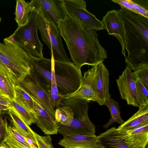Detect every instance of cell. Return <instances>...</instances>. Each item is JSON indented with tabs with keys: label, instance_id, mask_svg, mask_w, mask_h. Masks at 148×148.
I'll list each match as a JSON object with an SVG mask.
<instances>
[{
	"label": "cell",
	"instance_id": "obj_33",
	"mask_svg": "<svg viewBox=\"0 0 148 148\" xmlns=\"http://www.w3.org/2000/svg\"><path fill=\"white\" fill-rule=\"evenodd\" d=\"M9 134L18 142L28 148H35L33 143H29L27 141V138L21 134L13 126H8Z\"/></svg>",
	"mask_w": 148,
	"mask_h": 148
},
{
	"label": "cell",
	"instance_id": "obj_10",
	"mask_svg": "<svg viewBox=\"0 0 148 148\" xmlns=\"http://www.w3.org/2000/svg\"><path fill=\"white\" fill-rule=\"evenodd\" d=\"M53 59L30 57L31 75L43 88L50 93Z\"/></svg>",
	"mask_w": 148,
	"mask_h": 148
},
{
	"label": "cell",
	"instance_id": "obj_29",
	"mask_svg": "<svg viewBox=\"0 0 148 148\" xmlns=\"http://www.w3.org/2000/svg\"><path fill=\"white\" fill-rule=\"evenodd\" d=\"M63 97L62 95L59 93L57 86L54 75L53 60L52 69L51 89L49 97L50 102L54 109L61 107V103Z\"/></svg>",
	"mask_w": 148,
	"mask_h": 148
},
{
	"label": "cell",
	"instance_id": "obj_27",
	"mask_svg": "<svg viewBox=\"0 0 148 148\" xmlns=\"http://www.w3.org/2000/svg\"><path fill=\"white\" fill-rule=\"evenodd\" d=\"M9 108L28 125H31L32 123H35L31 113L15 99L10 100Z\"/></svg>",
	"mask_w": 148,
	"mask_h": 148
},
{
	"label": "cell",
	"instance_id": "obj_1",
	"mask_svg": "<svg viewBox=\"0 0 148 148\" xmlns=\"http://www.w3.org/2000/svg\"><path fill=\"white\" fill-rule=\"evenodd\" d=\"M74 64L81 69L84 65L93 66L107 58L95 31L87 28L68 13L58 27Z\"/></svg>",
	"mask_w": 148,
	"mask_h": 148
},
{
	"label": "cell",
	"instance_id": "obj_40",
	"mask_svg": "<svg viewBox=\"0 0 148 148\" xmlns=\"http://www.w3.org/2000/svg\"><path fill=\"white\" fill-rule=\"evenodd\" d=\"M0 148H10L5 143H3L0 146Z\"/></svg>",
	"mask_w": 148,
	"mask_h": 148
},
{
	"label": "cell",
	"instance_id": "obj_2",
	"mask_svg": "<svg viewBox=\"0 0 148 148\" xmlns=\"http://www.w3.org/2000/svg\"><path fill=\"white\" fill-rule=\"evenodd\" d=\"M117 11L127 53V66L134 71L148 66V18L123 8Z\"/></svg>",
	"mask_w": 148,
	"mask_h": 148
},
{
	"label": "cell",
	"instance_id": "obj_17",
	"mask_svg": "<svg viewBox=\"0 0 148 148\" xmlns=\"http://www.w3.org/2000/svg\"><path fill=\"white\" fill-rule=\"evenodd\" d=\"M120 133L125 140L135 148H145L148 145V124Z\"/></svg>",
	"mask_w": 148,
	"mask_h": 148
},
{
	"label": "cell",
	"instance_id": "obj_11",
	"mask_svg": "<svg viewBox=\"0 0 148 148\" xmlns=\"http://www.w3.org/2000/svg\"><path fill=\"white\" fill-rule=\"evenodd\" d=\"M58 132L63 136L66 135L90 136L96 133V126L88 116L74 118L69 125L58 123Z\"/></svg>",
	"mask_w": 148,
	"mask_h": 148
},
{
	"label": "cell",
	"instance_id": "obj_35",
	"mask_svg": "<svg viewBox=\"0 0 148 148\" xmlns=\"http://www.w3.org/2000/svg\"><path fill=\"white\" fill-rule=\"evenodd\" d=\"M8 124L6 119L3 123L0 125V146L4 143L9 133Z\"/></svg>",
	"mask_w": 148,
	"mask_h": 148
},
{
	"label": "cell",
	"instance_id": "obj_16",
	"mask_svg": "<svg viewBox=\"0 0 148 148\" xmlns=\"http://www.w3.org/2000/svg\"><path fill=\"white\" fill-rule=\"evenodd\" d=\"M97 138L103 148H135L125 140L115 127L100 133Z\"/></svg>",
	"mask_w": 148,
	"mask_h": 148
},
{
	"label": "cell",
	"instance_id": "obj_41",
	"mask_svg": "<svg viewBox=\"0 0 148 148\" xmlns=\"http://www.w3.org/2000/svg\"><path fill=\"white\" fill-rule=\"evenodd\" d=\"M4 121V119H3L2 117L0 116V125L3 123Z\"/></svg>",
	"mask_w": 148,
	"mask_h": 148
},
{
	"label": "cell",
	"instance_id": "obj_39",
	"mask_svg": "<svg viewBox=\"0 0 148 148\" xmlns=\"http://www.w3.org/2000/svg\"><path fill=\"white\" fill-rule=\"evenodd\" d=\"M9 108L6 106L0 104V111H6L8 110Z\"/></svg>",
	"mask_w": 148,
	"mask_h": 148
},
{
	"label": "cell",
	"instance_id": "obj_9",
	"mask_svg": "<svg viewBox=\"0 0 148 148\" xmlns=\"http://www.w3.org/2000/svg\"><path fill=\"white\" fill-rule=\"evenodd\" d=\"M132 70L127 66L122 74L116 80L121 98L125 100L128 105L139 108L135 82Z\"/></svg>",
	"mask_w": 148,
	"mask_h": 148
},
{
	"label": "cell",
	"instance_id": "obj_15",
	"mask_svg": "<svg viewBox=\"0 0 148 148\" xmlns=\"http://www.w3.org/2000/svg\"><path fill=\"white\" fill-rule=\"evenodd\" d=\"M109 70L103 62L97 64V74L96 86L97 102L100 105H104L111 97L109 92Z\"/></svg>",
	"mask_w": 148,
	"mask_h": 148
},
{
	"label": "cell",
	"instance_id": "obj_42",
	"mask_svg": "<svg viewBox=\"0 0 148 148\" xmlns=\"http://www.w3.org/2000/svg\"><path fill=\"white\" fill-rule=\"evenodd\" d=\"M145 148H148V145H147Z\"/></svg>",
	"mask_w": 148,
	"mask_h": 148
},
{
	"label": "cell",
	"instance_id": "obj_23",
	"mask_svg": "<svg viewBox=\"0 0 148 148\" xmlns=\"http://www.w3.org/2000/svg\"><path fill=\"white\" fill-rule=\"evenodd\" d=\"M8 114L13 126L24 136L31 139L33 143L36 145L34 137L32 132V129L18 116L10 109Z\"/></svg>",
	"mask_w": 148,
	"mask_h": 148
},
{
	"label": "cell",
	"instance_id": "obj_21",
	"mask_svg": "<svg viewBox=\"0 0 148 148\" xmlns=\"http://www.w3.org/2000/svg\"><path fill=\"white\" fill-rule=\"evenodd\" d=\"M34 8L32 1L29 3L24 0H16L15 14L18 28L26 25L28 23L29 14Z\"/></svg>",
	"mask_w": 148,
	"mask_h": 148
},
{
	"label": "cell",
	"instance_id": "obj_43",
	"mask_svg": "<svg viewBox=\"0 0 148 148\" xmlns=\"http://www.w3.org/2000/svg\"><path fill=\"white\" fill-rule=\"evenodd\" d=\"M1 17L0 16V22H1Z\"/></svg>",
	"mask_w": 148,
	"mask_h": 148
},
{
	"label": "cell",
	"instance_id": "obj_6",
	"mask_svg": "<svg viewBox=\"0 0 148 148\" xmlns=\"http://www.w3.org/2000/svg\"><path fill=\"white\" fill-rule=\"evenodd\" d=\"M56 81L58 92L63 96L71 94L80 86L83 77L81 69L71 62L54 60Z\"/></svg>",
	"mask_w": 148,
	"mask_h": 148
},
{
	"label": "cell",
	"instance_id": "obj_12",
	"mask_svg": "<svg viewBox=\"0 0 148 148\" xmlns=\"http://www.w3.org/2000/svg\"><path fill=\"white\" fill-rule=\"evenodd\" d=\"M102 21L104 29L106 30L109 34L115 36L118 40L122 48V53L125 58L126 56L124 32L117 10L113 9L108 12L103 17Z\"/></svg>",
	"mask_w": 148,
	"mask_h": 148
},
{
	"label": "cell",
	"instance_id": "obj_4",
	"mask_svg": "<svg viewBox=\"0 0 148 148\" xmlns=\"http://www.w3.org/2000/svg\"><path fill=\"white\" fill-rule=\"evenodd\" d=\"M0 59L15 75L17 84L31 74L30 57L8 37L0 42Z\"/></svg>",
	"mask_w": 148,
	"mask_h": 148
},
{
	"label": "cell",
	"instance_id": "obj_31",
	"mask_svg": "<svg viewBox=\"0 0 148 148\" xmlns=\"http://www.w3.org/2000/svg\"><path fill=\"white\" fill-rule=\"evenodd\" d=\"M135 82L140 106L148 105V89L139 79H136Z\"/></svg>",
	"mask_w": 148,
	"mask_h": 148
},
{
	"label": "cell",
	"instance_id": "obj_44",
	"mask_svg": "<svg viewBox=\"0 0 148 148\" xmlns=\"http://www.w3.org/2000/svg\"><path fill=\"white\" fill-rule=\"evenodd\" d=\"M2 112V111H0V114H1Z\"/></svg>",
	"mask_w": 148,
	"mask_h": 148
},
{
	"label": "cell",
	"instance_id": "obj_34",
	"mask_svg": "<svg viewBox=\"0 0 148 148\" xmlns=\"http://www.w3.org/2000/svg\"><path fill=\"white\" fill-rule=\"evenodd\" d=\"M135 80L138 79L148 89V66L138 69L132 72Z\"/></svg>",
	"mask_w": 148,
	"mask_h": 148
},
{
	"label": "cell",
	"instance_id": "obj_32",
	"mask_svg": "<svg viewBox=\"0 0 148 148\" xmlns=\"http://www.w3.org/2000/svg\"><path fill=\"white\" fill-rule=\"evenodd\" d=\"M31 132L38 148H54L52 145L51 138L50 135L42 136L39 135L32 130Z\"/></svg>",
	"mask_w": 148,
	"mask_h": 148
},
{
	"label": "cell",
	"instance_id": "obj_18",
	"mask_svg": "<svg viewBox=\"0 0 148 148\" xmlns=\"http://www.w3.org/2000/svg\"><path fill=\"white\" fill-rule=\"evenodd\" d=\"M49 17L58 27L60 21L67 14L64 0H39Z\"/></svg>",
	"mask_w": 148,
	"mask_h": 148
},
{
	"label": "cell",
	"instance_id": "obj_25",
	"mask_svg": "<svg viewBox=\"0 0 148 148\" xmlns=\"http://www.w3.org/2000/svg\"><path fill=\"white\" fill-rule=\"evenodd\" d=\"M14 81L0 69V94L11 100L15 97V86Z\"/></svg>",
	"mask_w": 148,
	"mask_h": 148
},
{
	"label": "cell",
	"instance_id": "obj_24",
	"mask_svg": "<svg viewBox=\"0 0 148 148\" xmlns=\"http://www.w3.org/2000/svg\"><path fill=\"white\" fill-rule=\"evenodd\" d=\"M104 105L110 111V118L107 123L103 125V127L106 129L115 123H117L121 125L124 122L121 116L119 106L118 102L110 97L106 100Z\"/></svg>",
	"mask_w": 148,
	"mask_h": 148
},
{
	"label": "cell",
	"instance_id": "obj_7",
	"mask_svg": "<svg viewBox=\"0 0 148 148\" xmlns=\"http://www.w3.org/2000/svg\"><path fill=\"white\" fill-rule=\"evenodd\" d=\"M67 13L85 27L95 31L104 29L102 21L86 9L84 0H64Z\"/></svg>",
	"mask_w": 148,
	"mask_h": 148
},
{
	"label": "cell",
	"instance_id": "obj_22",
	"mask_svg": "<svg viewBox=\"0 0 148 148\" xmlns=\"http://www.w3.org/2000/svg\"><path fill=\"white\" fill-rule=\"evenodd\" d=\"M90 101L82 99H62L61 107L67 106L71 109L74 112V117L88 116V110Z\"/></svg>",
	"mask_w": 148,
	"mask_h": 148
},
{
	"label": "cell",
	"instance_id": "obj_13",
	"mask_svg": "<svg viewBox=\"0 0 148 148\" xmlns=\"http://www.w3.org/2000/svg\"><path fill=\"white\" fill-rule=\"evenodd\" d=\"M34 102V111L31 114L37 126L46 135L57 134L58 123L55 119L48 114L37 103Z\"/></svg>",
	"mask_w": 148,
	"mask_h": 148
},
{
	"label": "cell",
	"instance_id": "obj_8",
	"mask_svg": "<svg viewBox=\"0 0 148 148\" xmlns=\"http://www.w3.org/2000/svg\"><path fill=\"white\" fill-rule=\"evenodd\" d=\"M17 84L23 87L35 102L55 119V110L50 101L49 93L42 87L31 74Z\"/></svg>",
	"mask_w": 148,
	"mask_h": 148
},
{
	"label": "cell",
	"instance_id": "obj_26",
	"mask_svg": "<svg viewBox=\"0 0 148 148\" xmlns=\"http://www.w3.org/2000/svg\"><path fill=\"white\" fill-rule=\"evenodd\" d=\"M15 100L32 113L34 111V101L21 86L16 84L15 86Z\"/></svg>",
	"mask_w": 148,
	"mask_h": 148
},
{
	"label": "cell",
	"instance_id": "obj_37",
	"mask_svg": "<svg viewBox=\"0 0 148 148\" xmlns=\"http://www.w3.org/2000/svg\"><path fill=\"white\" fill-rule=\"evenodd\" d=\"M10 100L8 97L0 94V104L9 107Z\"/></svg>",
	"mask_w": 148,
	"mask_h": 148
},
{
	"label": "cell",
	"instance_id": "obj_20",
	"mask_svg": "<svg viewBox=\"0 0 148 148\" xmlns=\"http://www.w3.org/2000/svg\"><path fill=\"white\" fill-rule=\"evenodd\" d=\"M148 124V105L141 106L133 116L117 128L123 133L138 126Z\"/></svg>",
	"mask_w": 148,
	"mask_h": 148
},
{
	"label": "cell",
	"instance_id": "obj_19",
	"mask_svg": "<svg viewBox=\"0 0 148 148\" xmlns=\"http://www.w3.org/2000/svg\"><path fill=\"white\" fill-rule=\"evenodd\" d=\"M96 80L91 77L83 79L80 87L73 93L63 96L62 99H82L97 101L96 95Z\"/></svg>",
	"mask_w": 148,
	"mask_h": 148
},
{
	"label": "cell",
	"instance_id": "obj_5",
	"mask_svg": "<svg viewBox=\"0 0 148 148\" xmlns=\"http://www.w3.org/2000/svg\"><path fill=\"white\" fill-rule=\"evenodd\" d=\"M36 12L33 9L30 13L29 21L25 25L17 28L8 37L25 50L30 57L44 58L43 45L38 34V28L35 18Z\"/></svg>",
	"mask_w": 148,
	"mask_h": 148
},
{
	"label": "cell",
	"instance_id": "obj_36",
	"mask_svg": "<svg viewBox=\"0 0 148 148\" xmlns=\"http://www.w3.org/2000/svg\"><path fill=\"white\" fill-rule=\"evenodd\" d=\"M5 143L10 148H28L17 141L9 134L6 138Z\"/></svg>",
	"mask_w": 148,
	"mask_h": 148
},
{
	"label": "cell",
	"instance_id": "obj_38",
	"mask_svg": "<svg viewBox=\"0 0 148 148\" xmlns=\"http://www.w3.org/2000/svg\"><path fill=\"white\" fill-rule=\"evenodd\" d=\"M140 6L148 10V0H134Z\"/></svg>",
	"mask_w": 148,
	"mask_h": 148
},
{
	"label": "cell",
	"instance_id": "obj_28",
	"mask_svg": "<svg viewBox=\"0 0 148 148\" xmlns=\"http://www.w3.org/2000/svg\"><path fill=\"white\" fill-rule=\"evenodd\" d=\"M55 112L56 122L64 125H69L74 117L73 110L67 106L58 108Z\"/></svg>",
	"mask_w": 148,
	"mask_h": 148
},
{
	"label": "cell",
	"instance_id": "obj_3",
	"mask_svg": "<svg viewBox=\"0 0 148 148\" xmlns=\"http://www.w3.org/2000/svg\"><path fill=\"white\" fill-rule=\"evenodd\" d=\"M34 10L38 29L42 40L49 48L54 61L70 62L64 47L61 36L58 27L41 6L39 0H34Z\"/></svg>",
	"mask_w": 148,
	"mask_h": 148
},
{
	"label": "cell",
	"instance_id": "obj_14",
	"mask_svg": "<svg viewBox=\"0 0 148 148\" xmlns=\"http://www.w3.org/2000/svg\"><path fill=\"white\" fill-rule=\"evenodd\" d=\"M58 144L64 148H103L95 134L66 135Z\"/></svg>",
	"mask_w": 148,
	"mask_h": 148
},
{
	"label": "cell",
	"instance_id": "obj_30",
	"mask_svg": "<svg viewBox=\"0 0 148 148\" xmlns=\"http://www.w3.org/2000/svg\"><path fill=\"white\" fill-rule=\"evenodd\" d=\"M120 5L121 8L135 12L148 18V10L136 3L134 0H111Z\"/></svg>",
	"mask_w": 148,
	"mask_h": 148
}]
</instances>
